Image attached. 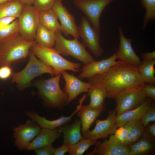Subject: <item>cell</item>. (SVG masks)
<instances>
[{"label": "cell", "mask_w": 155, "mask_h": 155, "mask_svg": "<svg viewBox=\"0 0 155 155\" xmlns=\"http://www.w3.org/2000/svg\"><path fill=\"white\" fill-rule=\"evenodd\" d=\"M88 80L91 84L104 88L107 97L115 99L123 93L141 90L144 84L137 67L128 65L120 60Z\"/></svg>", "instance_id": "6da1fadb"}, {"label": "cell", "mask_w": 155, "mask_h": 155, "mask_svg": "<svg viewBox=\"0 0 155 155\" xmlns=\"http://www.w3.org/2000/svg\"><path fill=\"white\" fill-rule=\"evenodd\" d=\"M35 44L24 40L19 33L0 40V66L10 67L23 61Z\"/></svg>", "instance_id": "7a4b0ae2"}, {"label": "cell", "mask_w": 155, "mask_h": 155, "mask_svg": "<svg viewBox=\"0 0 155 155\" xmlns=\"http://www.w3.org/2000/svg\"><path fill=\"white\" fill-rule=\"evenodd\" d=\"M61 74L48 79H42L34 81V86L37 89V94L42 100L45 108L58 109L63 111L67 101L68 95L60 88L59 81Z\"/></svg>", "instance_id": "3957f363"}, {"label": "cell", "mask_w": 155, "mask_h": 155, "mask_svg": "<svg viewBox=\"0 0 155 155\" xmlns=\"http://www.w3.org/2000/svg\"><path fill=\"white\" fill-rule=\"evenodd\" d=\"M46 73L49 74L52 76H55L54 69L38 60L30 50L27 64L22 70L12 73L11 82L16 83L18 90L21 91L32 86V81L35 78Z\"/></svg>", "instance_id": "277c9868"}, {"label": "cell", "mask_w": 155, "mask_h": 155, "mask_svg": "<svg viewBox=\"0 0 155 155\" xmlns=\"http://www.w3.org/2000/svg\"><path fill=\"white\" fill-rule=\"evenodd\" d=\"M30 50L40 60L54 69L55 76L67 70L78 72L82 67L79 63L70 62L63 58L54 48H46L35 43Z\"/></svg>", "instance_id": "5b68a950"}, {"label": "cell", "mask_w": 155, "mask_h": 155, "mask_svg": "<svg viewBox=\"0 0 155 155\" xmlns=\"http://www.w3.org/2000/svg\"><path fill=\"white\" fill-rule=\"evenodd\" d=\"M56 41L55 49L64 56H71L87 65L95 60L92 55L86 49V47L80 43L78 38L73 39L65 38L61 31L55 33Z\"/></svg>", "instance_id": "8992f818"}, {"label": "cell", "mask_w": 155, "mask_h": 155, "mask_svg": "<svg viewBox=\"0 0 155 155\" xmlns=\"http://www.w3.org/2000/svg\"><path fill=\"white\" fill-rule=\"evenodd\" d=\"M18 18L21 36L27 41H34L40 23L38 12L34 5H26Z\"/></svg>", "instance_id": "52a82bcc"}, {"label": "cell", "mask_w": 155, "mask_h": 155, "mask_svg": "<svg viewBox=\"0 0 155 155\" xmlns=\"http://www.w3.org/2000/svg\"><path fill=\"white\" fill-rule=\"evenodd\" d=\"M79 36L84 46L96 57L100 56L104 51L100 46V35L85 16H82L78 26Z\"/></svg>", "instance_id": "ba28073f"}, {"label": "cell", "mask_w": 155, "mask_h": 155, "mask_svg": "<svg viewBox=\"0 0 155 155\" xmlns=\"http://www.w3.org/2000/svg\"><path fill=\"white\" fill-rule=\"evenodd\" d=\"M114 0H74L73 3L85 15L98 33L100 32V18L104 8Z\"/></svg>", "instance_id": "9c48e42d"}, {"label": "cell", "mask_w": 155, "mask_h": 155, "mask_svg": "<svg viewBox=\"0 0 155 155\" xmlns=\"http://www.w3.org/2000/svg\"><path fill=\"white\" fill-rule=\"evenodd\" d=\"M41 128L31 119L13 127V135L15 146L20 150L26 149L31 141L39 134Z\"/></svg>", "instance_id": "30bf717a"}, {"label": "cell", "mask_w": 155, "mask_h": 155, "mask_svg": "<svg viewBox=\"0 0 155 155\" xmlns=\"http://www.w3.org/2000/svg\"><path fill=\"white\" fill-rule=\"evenodd\" d=\"M116 108L109 110L106 119L104 120L98 119L94 128L82 134L83 138H90L98 140L103 139L109 135L114 134L117 129L116 123Z\"/></svg>", "instance_id": "8fae6325"}, {"label": "cell", "mask_w": 155, "mask_h": 155, "mask_svg": "<svg viewBox=\"0 0 155 155\" xmlns=\"http://www.w3.org/2000/svg\"><path fill=\"white\" fill-rule=\"evenodd\" d=\"M130 148L120 141L114 134H112L108 140L99 142L89 155H129Z\"/></svg>", "instance_id": "7c38bea8"}, {"label": "cell", "mask_w": 155, "mask_h": 155, "mask_svg": "<svg viewBox=\"0 0 155 155\" xmlns=\"http://www.w3.org/2000/svg\"><path fill=\"white\" fill-rule=\"evenodd\" d=\"M56 13L60 22L61 31L65 37L69 35L74 38H80L78 26L75 17L69 13L63 5L62 0H56L52 9Z\"/></svg>", "instance_id": "4fadbf2b"}, {"label": "cell", "mask_w": 155, "mask_h": 155, "mask_svg": "<svg viewBox=\"0 0 155 155\" xmlns=\"http://www.w3.org/2000/svg\"><path fill=\"white\" fill-rule=\"evenodd\" d=\"M147 97L145 92L142 89L125 92L118 96L115 98L116 104V117L125 112L136 108Z\"/></svg>", "instance_id": "5bb4252c"}, {"label": "cell", "mask_w": 155, "mask_h": 155, "mask_svg": "<svg viewBox=\"0 0 155 155\" xmlns=\"http://www.w3.org/2000/svg\"><path fill=\"white\" fill-rule=\"evenodd\" d=\"M118 32L119 42L118 49L116 52L117 59L128 65L139 66L142 62L132 48V39L125 37L121 27H119Z\"/></svg>", "instance_id": "9a60e30c"}, {"label": "cell", "mask_w": 155, "mask_h": 155, "mask_svg": "<svg viewBox=\"0 0 155 155\" xmlns=\"http://www.w3.org/2000/svg\"><path fill=\"white\" fill-rule=\"evenodd\" d=\"M61 74L65 81L63 90L68 96L65 105H68L81 93L88 92L91 86L90 82H83L73 74H70L65 71H62Z\"/></svg>", "instance_id": "2e32d148"}, {"label": "cell", "mask_w": 155, "mask_h": 155, "mask_svg": "<svg viewBox=\"0 0 155 155\" xmlns=\"http://www.w3.org/2000/svg\"><path fill=\"white\" fill-rule=\"evenodd\" d=\"M87 96V94H84L83 97L79 99V104L77 106L76 109L68 117L62 116L58 119L53 120H49L45 117H42L36 111H26V114L30 119L35 121L41 128H44L53 129L66 124H68L71 121L72 118L80 108L82 103Z\"/></svg>", "instance_id": "e0dca14e"}, {"label": "cell", "mask_w": 155, "mask_h": 155, "mask_svg": "<svg viewBox=\"0 0 155 155\" xmlns=\"http://www.w3.org/2000/svg\"><path fill=\"white\" fill-rule=\"evenodd\" d=\"M62 135V133L57 128L51 129L42 128L39 134L31 142L26 150L30 151L52 145Z\"/></svg>", "instance_id": "ac0fdd59"}, {"label": "cell", "mask_w": 155, "mask_h": 155, "mask_svg": "<svg viewBox=\"0 0 155 155\" xmlns=\"http://www.w3.org/2000/svg\"><path fill=\"white\" fill-rule=\"evenodd\" d=\"M117 59L116 52L107 59L98 61H94L87 65L82 66V68L80 69L82 72L78 77L80 80L88 79L97 74L106 71L115 63Z\"/></svg>", "instance_id": "d6986e66"}, {"label": "cell", "mask_w": 155, "mask_h": 155, "mask_svg": "<svg viewBox=\"0 0 155 155\" xmlns=\"http://www.w3.org/2000/svg\"><path fill=\"white\" fill-rule=\"evenodd\" d=\"M155 138L145 131L137 142L129 146V155H154L155 152Z\"/></svg>", "instance_id": "ffe728a7"}, {"label": "cell", "mask_w": 155, "mask_h": 155, "mask_svg": "<svg viewBox=\"0 0 155 155\" xmlns=\"http://www.w3.org/2000/svg\"><path fill=\"white\" fill-rule=\"evenodd\" d=\"M154 101L152 98L147 97L143 103L136 108L125 112L116 117L115 120L117 127L124 125L129 121L141 119Z\"/></svg>", "instance_id": "44dd1931"}, {"label": "cell", "mask_w": 155, "mask_h": 155, "mask_svg": "<svg viewBox=\"0 0 155 155\" xmlns=\"http://www.w3.org/2000/svg\"><path fill=\"white\" fill-rule=\"evenodd\" d=\"M81 126L80 120L76 119L71 124H67L58 127L59 131L63 134L64 142L71 145L83 139L81 132Z\"/></svg>", "instance_id": "7402d4cb"}, {"label": "cell", "mask_w": 155, "mask_h": 155, "mask_svg": "<svg viewBox=\"0 0 155 155\" xmlns=\"http://www.w3.org/2000/svg\"><path fill=\"white\" fill-rule=\"evenodd\" d=\"M103 111L96 110L89 105H82L78 112V115L80 118L82 134L89 130L90 128L96 119L101 115Z\"/></svg>", "instance_id": "603a6c76"}, {"label": "cell", "mask_w": 155, "mask_h": 155, "mask_svg": "<svg viewBox=\"0 0 155 155\" xmlns=\"http://www.w3.org/2000/svg\"><path fill=\"white\" fill-rule=\"evenodd\" d=\"M88 92L87 94L90 99L89 106L96 110L105 111L106 106L104 101L107 97L105 89L98 85L91 84Z\"/></svg>", "instance_id": "cb8c5ba5"}, {"label": "cell", "mask_w": 155, "mask_h": 155, "mask_svg": "<svg viewBox=\"0 0 155 155\" xmlns=\"http://www.w3.org/2000/svg\"><path fill=\"white\" fill-rule=\"evenodd\" d=\"M36 44L47 48H53L55 43V33L47 28L40 22L34 40Z\"/></svg>", "instance_id": "d4e9b609"}, {"label": "cell", "mask_w": 155, "mask_h": 155, "mask_svg": "<svg viewBox=\"0 0 155 155\" xmlns=\"http://www.w3.org/2000/svg\"><path fill=\"white\" fill-rule=\"evenodd\" d=\"M38 17L40 22L48 29L55 33L61 31L58 17L52 9L39 12Z\"/></svg>", "instance_id": "484cf974"}, {"label": "cell", "mask_w": 155, "mask_h": 155, "mask_svg": "<svg viewBox=\"0 0 155 155\" xmlns=\"http://www.w3.org/2000/svg\"><path fill=\"white\" fill-rule=\"evenodd\" d=\"M26 5L20 0H13L0 5V18L13 16L18 18Z\"/></svg>", "instance_id": "4316f807"}, {"label": "cell", "mask_w": 155, "mask_h": 155, "mask_svg": "<svg viewBox=\"0 0 155 155\" xmlns=\"http://www.w3.org/2000/svg\"><path fill=\"white\" fill-rule=\"evenodd\" d=\"M155 59L142 62L137 67L139 73L144 84H155Z\"/></svg>", "instance_id": "83f0119b"}, {"label": "cell", "mask_w": 155, "mask_h": 155, "mask_svg": "<svg viewBox=\"0 0 155 155\" xmlns=\"http://www.w3.org/2000/svg\"><path fill=\"white\" fill-rule=\"evenodd\" d=\"M99 141L90 138H83L77 143L69 145L70 155H82L91 146L96 145Z\"/></svg>", "instance_id": "f1b7e54d"}, {"label": "cell", "mask_w": 155, "mask_h": 155, "mask_svg": "<svg viewBox=\"0 0 155 155\" xmlns=\"http://www.w3.org/2000/svg\"><path fill=\"white\" fill-rule=\"evenodd\" d=\"M145 131L141 119L136 120L128 134L127 145L130 146L138 141Z\"/></svg>", "instance_id": "f546056e"}, {"label": "cell", "mask_w": 155, "mask_h": 155, "mask_svg": "<svg viewBox=\"0 0 155 155\" xmlns=\"http://www.w3.org/2000/svg\"><path fill=\"white\" fill-rule=\"evenodd\" d=\"M141 2L146 10L143 22L144 30L149 22L155 20V0H141Z\"/></svg>", "instance_id": "4dcf8cb0"}, {"label": "cell", "mask_w": 155, "mask_h": 155, "mask_svg": "<svg viewBox=\"0 0 155 155\" xmlns=\"http://www.w3.org/2000/svg\"><path fill=\"white\" fill-rule=\"evenodd\" d=\"M136 120L129 121L124 125L119 127L114 134L120 141L126 145L128 134Z\"/></svg>", "instance_id": "1f68e13d"}, {"label": "cell", "mask_w": 155, "mask_h": 155, "mask_svg": "<svg viewBox=\"0 0 155 155\" xmlns=\"http://www.w3.org/2000/svg\"><path fill=\"white\" fill-rule=\"evenodd\" d=\"M19 33L18 19L0 29V40Z\"/></svg>", "instance_id": "d6a6232c"}, {"label": "cell", "mask_w": 155, "mask_h": 155, "mask_svg": "<svg viewBox=\"0 0 155 155\" xmlns=\"http://www.w3.org/2000/svg\"><path fill=\"white\" fill-rule=\"evenodd\" d=\"M141 119L145 127L150 122L155 121V105L154 102L142 116Z\"/></svg>", "instance_id": "836d02e7"}, {"label": "cell", "mask_w": 155, "mask_h": 155, "mask_svg": "<svg viewBox=\"0 0 155 155\" xmlns=\"http://www.w3.org/2000/svg\"><path fill=\"white\" fill-rule=\"evenodd\" d=\"M56 0H35L34 6L39 12L52 9Z\"/></svg>", "instance_id": "e575fe53"}, {"label": "cell", "mask_w": 155, "mask_h": 155, "mask_svg": "<svg viewBox=\"0 0 155 155\" xmlns=\"http://www.w3.org/2000/svg\"><path fill=\"white\" fill-rule=\"evenodd\" d=\"M145 92L147 97L152 98L154 101L155 100V86L152 84H144L142 89Z\"/></svg>", "instance_id": "d590c367"}, {"label": "cell", "mask_w": 155, "mask_h": 155, "mask_svg": "<svg viewBox=\"0 0 155 155\" xmlns=\"http://www.w3.org/2000/svg\"><path fill=\"white\" fill-rule=\"evenodd\" d=\"M55 149L51 145L34 150L37 155H52L54 154Z\"/></svg>", "instance_id": "8d00e7d4"}, {"label": "cell", "mask_w": 155, "mask_h": 155, "mask_svg": "<svg viewBox=\"0 0 155 155\" xmlns=\"http://www.w3.org/2000/svg\"><path fill=\"white\" fill-rule=\"evenodd\" d=\"M12 73L10 66L5 65L0 67V79L5 80L8 78Z\"/></svg>", "instance_id": "74e56055"}, {"label": "cell", "mask_w": 155, "mask_h": 155, "mask_svg": "<svg viewBox=\"0 0 155 155\" xmlns=\"http://www.w3.org/2000/svg\"><path fill=\"white\" fill-rule=\"evenodd\" d=\"M69 150V145L64 142L61 146L55 149L54 154L63 155L66 152H68Z\"/></svg>", "instance_id": "f35d334b"}, {"label": "cell", "mask_w": 155, "mask_h": 155, "mask_svg": "<svg viewBox=\"0 0 155 155\" xmlns=\"http://www.w3.org/2000/svg\"><path fill=\"white\" fill-rule=\"evenodd\" d=\"M16 18L14 17H6L0 18V29L12 22Z\"/></svg>", "instance_id": "ab89813d"}, {"label": "cell", "mask_w": 155, "mask_h": 155, "mask_svg": "<svg viewBox=\"0 0 155 155\" xmlns=\"http://www.w3.org/2000/svg\"><path fill=\"white\" fill-rule=\"evenodd\" d=\"M141 55L143 59V61H146L155 59V51L149 52L147 51L146 53H143Z\"/></svg>", "instance_id": "60d3db41"}, {"label": "cell", "mask_w": 155, "mask_h": 155, "mask_svg": "<svg viewBox=\"0 0 155 155\" xmlns=\"http://www.w3.org/2000/svg\"><path fill=\"white\" fill-rule=\"evenodd\" d=\"M145 127H146V128H145V131L155 138V122H154L152 124H148L147 126Z\"/></svg>", "instance_id": "b9f144b4"}, {"label": "cell", "mask_w": 155, "mask_h": 155, "mask_svg": "<svg viewBox=\"0 0 155 155\" xmlns=\"http://www.w3.org/2000/svg\"><path fill=\"white\" fill-rule=\"evenodd\" d=\"M26 5H32L35 0H20Z\"/></svg>", "instance_id": "7bdbcfd3"}, {"label": "cell", "mask_w": 155, "mask_h": 155, "mask_svg": "<svg viewBox=\"0 0 155 155\" xmlns=\"http://www.w3.org/2000/svg\"><path fill=\"white\" fill-rule=\"evenodd\" d=\"M13 0H0V5L5 2Z\"/></svg>", "instance_id": "ee69618b"}]
</instances>
